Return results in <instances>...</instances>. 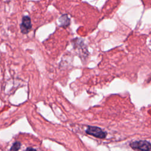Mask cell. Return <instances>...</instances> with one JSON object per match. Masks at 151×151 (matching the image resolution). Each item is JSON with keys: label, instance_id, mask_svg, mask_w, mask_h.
Listing matches in <instances>:
<instances>
[{"label": "cell", "instance_id": "1", "mask_svg": "<svg viewBox=\"0 0 151 151\" xmlns=\"http://www.w3.org/2000/svg\"><path fill=\"white\" fill-rule=\"evenodd\" d=\"M130 146L133 149L140 151H151V143L145 140L132 142L130 143Z\"/></svg>", "mask_w": 151, "mask_h": 151}, {"label": "cell", "instance_id": "2", "mask_svg": "<svg viewBox=\"0 0 151 151\" xmlns=\"http://www.w3.org/2000/svg\"><path fill=\"white\" fill-rule=\"evenodd\" d=\"M86 132L88 134L91 135L99 139H104L107 135L106 132L103 131L101 128L96 126H88Z\"/></svg>", "mask_w": 151, "mask_h": 151}, {"label": "cell", "instance_id": "3", "mask_svg": "<svg viewBox=\"0 0 151 151\" xmlns=\"http://www.w3.org/2000/svg\"><path fill=\"white\" fill-rule=\"evenodd\" d=\"M32 28L31 19L28 15H25L22 18L21 23L20 24L21 32L23 34H28Z\"/></svg>", "mask_w": 151, "mask_h": 151}, {"label": "cell", "instance_id": "4", "mask_svg": "<svg viewBox=\"0 0 151 151\" xmlns=\"http://www.w3.org/2000/svg\"><path fill=\"white\" fill-rule=\"evenodd\" d=\"M58 21L60 23V25L64 28L67 27L70 24V19L68 18V17L67 16V15H66V14H64V15H61Z\"/></svg>", "mask_w": 151, "mask_h": 151}, {"label": "cell", "instance_id": "5", "mask_svg": "<svg viewBox=\"0 0 151 151\" xmlns=\"http://www.w3.org/2000/svg\"><path fill=\"white\" fill-rule=\"evenodd\" d=\"M21 146V144L19 142H15L12 145L10 149V151H18L20 149Z\"/></svg>", "mask_w": 151, "mask_h": 151}, {"label": "cell", "instance_id": "6", "mask_svg": "<svg viewBox=\"0 0 151 151\" xmlns=\"http://www.w3.org/2000/svg\"><path fill=\"white\" fill-rule=\"evenodd\" d=\"M25 151H37V150L32 147H27Z\"/></svg>", "mask_w": 151, "mask_h": 151}]
</instances>
